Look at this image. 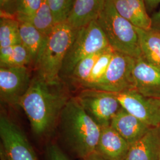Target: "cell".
<instances>
[{
	"label": "cell",
	"instance_id": "obj_1",
	"mask_svg": "<svg viewBox=\"0 0 160 160\" xmlns=\"http://www.w3.org/2000/svg\"><path fill=\"white\" fill-rule=\"evenodd\" d=\"M70 98L61 82L51 84L36 75L18 106L34 133L42 136L51 131Z\"/></svg>",
	"mask_w": 160,
	"mask_h": 160
},
{
	"label": "cell",
	"instance_id": "obj_2",
	"mask_svg": "<svg viewBox=\"0 0 160 160\" xmlns=\"http://www.w3.org/2000/svg\"><path fill=\"white\" fill-rule=\"evenodd\" d=\"M64 138L80 159L96 151L101 127L86 113L76 97H71L60 117Z\"/></svg>",
	"mask_w": 160,
	"mask_h": 160
},
{
	"label": "cell",
	"instance_id": "obj_3",
	"mask_svg": "<svg viewBox=\"0 0 160 160\" xmlns=\"http://www.w3.org/2000/svg\"><path fill=\"white\" fill-rule=\"evenodd\" d=\"M77 31L67 22L55 25L34 63L36 75L51 84L61 82L63 61Z\"/></svg>",
	"mask_w": 160,
	"mask_h": 160
},
{
	"label": "cell",
	"instance_id": "obj_4",
	"mask_svg": "<svg viewBox=\"0 0 160 160\" xmlns=\"http://www.w3.org/2000/svg\"><path fill=\"white\" fill-rule=\"evenodd\" d=\"M96 21L114 51L136 59L142 57L136 27L120 16L112 0H106Z\"/></svg>",
	"mask_w": 160,
	"mask_h": 160
},
{
	"label": "cell",
	"instance_id": "obj_5",
	"mask_svg": "<svg viewBox=\"0 0 160 160\" xmlns=\"http://www.w3.org/2000/svg\"><path fill=\"white\" fill-rule=\"evenodd\" d=\"M110 46L106 35L96 20L77 29L74 40L64 59L60 76L68 77L81 59Z\"/></svg>",
	"mask_w": 160,
	"mask_h": 160
},
{
	"label": "cell",
	"instance_id": "obj_6",
	"mask_svg": "<svg viewBox=\"0 0 160 160\" xmlns=\"http://www.w3.org/2000/svg\"><path fill=\"white\" fill-rule=\"evenodd\" d=\"M136 58L114 51L106 74L92 89L112 93L134 89L133 70Z\"/></svg>",
	"mask_w": 160,
	"mask_h": 160
},
{
	"label": "cell",
	"instance_id": "obj_7",
	"mask_svg": "<svg viewBox=\"0 0 160 160\" xmlns=\"http://www.w3.org/2000/svg\"><path fill=\"white\" fill-rule=\"evenodd\" d=\"M75 97L86 113L100 127L110 125L122 108L112 92L86 88Z\"/></svg>",
	"mask_w": 160,
	"mask_h": 160
},
{
	"label": "cell",
	"instance_id": "obj_8",
	"mask_svg": "<svg viewBox=\"0 0 160 160\" xmlns=\"http://www.w3.org/2000/svg\"><path fill=\"white\" fill-rule=\"evenodd\" d=\"M0 137L7 160H38L23 131L5 116L0 118Z\"/></svg>",
	"mask_w": 160,
	"mask_h": 160
},
{
	"label": "cell",
	"instance_id": "obj_9",
	"mask_svg": "<svg viewBox=\"0 0 160 160\" xmlns=\"http://www.w3.org/2000/svg\"><path fill=\"white\" fill-rule=\"evenodd\" d=\"M122 108L151 128L160 125V98L145 97L134 89L113 93Z\"/></svg>",
	"mask_w": 160,
	"mask_h": 160
},
{
	"label": "cell",
	"instance_id": "obj_10",
	"mask_svg": "<svg viewBox=\"0 0 160 160\" xmlns=\"http://www.w3.org/2000/svg\"><path fill=\"white\" fill-rule=\"evenodd\" d=\"M28 67H0V95L2 101L18 105L28 90L32 80Z\"/></svg>",
	"mask_w": 160,
	"mask_h": 160
},
{
	"label": "cell",
	"instance_id": "obj_11",
	"mask_svg": "<svg viewBox=\"0 0 160 160\" xmlns=\"http://www.w3.org/2000/svg\"><path fill=\"white\" fill-rule=\"evenodd\" d=\"M133 78L134 90L145 97L160 98V69L139 58L136 59Z\"/></svg>",
	"mask_w": 160,
	"mask_h": 160
},
{
	"label": "cell",
	"instance_id": "obj_12",
	"mask_svg": "<svg viewBox=\"0 0 160 160\" xmlns=\"http://www.w3.org/2000/svg\"><path fill=\"white\" fill-rule=\"evenodd\" d=\"M131 145L110 125L101 127L96 151L108 160H125Z\"/></svg>",
	"mask_w": 160,
	"mask_h": 160
},
{
	"label": "cell",
	"instance_id": "obj_13",
	"mask_svg": "<svg viewBox=\"0 0 160 160\" xmlns=\"http://www.w3.org/2000/svg\"><path fill=\"white\" fill-rule=\"evenodd\" d=\"M110 126L131 145L151 128L122 108L111 120Z\"/></svg>",
	"mask_w": 160,
	"mask_h": 160
},
{
	"label": "cell",
	"instance_id": "obj_14",
	"mask_svg": "<svg viewBox=\"0 0 160 160\" xmlns=\"http://www.w3.org/2000/svg\"><path fill=\"white\" fill-rule=\"evenodd\" d=\"M118 13L134 26L151 30L152 20L143 0H112Z\"/></svg>",
	"mask_w": 160,
	"mask_h": 160
},
{
	"label": "cell",
	"instance_id": "obj_15",
	"mask_svg": "<svg viewBox=\"0 0 160 160\" xmlns=\"http://www.w3.org/2000/svg\"><path fill=\"white\" fill-rule=\"evenodd\" d=\"M160 138L158 128H151L143 137L131 145L125 160H159Z\"/></svg>",
	"mask_w": 160,
	"mask_h": 160
},
{
	"label": "cell",
	"instance_id": "obj_16",
	"mask_svg": "<svg viewBox=\"0 0 160 160\" xmlns=\"http://www.w3.org/2000/svg\"><path fill=\"white\" fill-rule=\"evenodd\" d=\"M106 0H75L67 22L78 29L96 20Z\"/></svg>",
	"mask_w": 160,
	"mask_h": 160
},
{
	"label": "cell",
	"instance_id": "obj_17",
	"mask_svg": "<svg viewBox=\"0 0 160 160\" xmlns=\"http://www.w3.org/2000/svg\"><path fill=\"white\" fill-rule=\"evenodd\" d=\"M142 57L160 69V32L136 28Z\"/></svg>",
	"mask_w": 160,
	"mask_h": 160
},
{
	"label": "cell",
	"instance_id": "obj_18",
	"mask_svg": "<svg viewBox=\"0 0 160 160\" xmlns=\"http://www.w3.org/2000/svg\"><path fill=\"white\" fill-rule=\"evenodd\" d=\"M19 30L21 44L29 51L34 63L44 45L47 36L26 22H19Z\"/></svg>",
	"mask_w": 160,
	"mask_h": 160
},
{
	"label": "cell",
	"instance_id": "obj_19",
	"mask_svg": "<svg viewBox=\"0 0 160 160\" xmlns=\"http://www.w3.org/2000/svg\"><path fill=\"white\" fill-rule=\"evenodd\" d=\"M16 18L19 22L32 24L46 36L51 33L57 24L48 0L43 1L40 8L34 14L30 16H16Z\"/></svg>",
	"mask_w": 160,
	"mask_h": 160
},
{
	"label": "cell",
	"instance_id": "obj_20",
	"mask_svg": "<svg viewBox=\"0 0 160 160\" xmlns=\"http://www.w3.org/2000/svg\"><path fill=\"white\" fill-rule=\"evenodd\" d=\"M33 62L32 58L23 45L0 48V66L4 67H28Z\"/></svg>",
	"mask_w": 160,
	"mask_h": 160
},
{
	"label": "cell",
	"instance_id": "obj_21",
	"mask_svg": "<svg viewBox=\"0 0 160 160\" xmlns=\"http://www.w3.org/2000/svg\"><path fill=\"white\" fill-rule=\"evenodd\" d=\"M20 43L19 22L16 17H1L0 48Z\"/></svg>",
	"mask_w": 160,
	"mask_h": 160
},
{
	"label": "cell",
	"instance_id": "obj_22",
	"mask_svg": "<svg viewBox=\"0 0 160 160\" xmlns=\"http://www.w3.org/2000/svg\"><path fill=\"white\" fill-rule=\"evenodd\" d=\"M106 49L91 54L83 58L77 63L68 76V78L71 80L72 82L80 86H82L88 78L98 58Z\"/></svg>",
	"mask_w": 160,
	"mask_h": 160
},
{
	"label": "cell",
	"instance_id": "obj_23",
	"mask_svg": "<svg viewBox=\"0 0 160 160\" xmlns=\"http://www.w3.org/2000/svg\"><path fill=\"white\" fill-rule=\"evenodd\" d=\"M114 51L112 47H109L103 52L95 63L88 78L81 86L84 89H92L102 79L109 67Z\"/></svg>",
	"mask_w": 160,
	"mask_h": 160
},
{
	"label": "cell",
	"instance_id": "obj_24",
	"mask_svg": "<svg viewBox=\"0 0 160 160\" xmlns=\"http://www.w3.org/2000/svg\"><path fill=\"white\" fill-rule=\"evenodd\" d=\"M75 0H48L55 23L67 21Z\"/></svg>",
	"mask_w": 160,
	"mask_h": 160
},
{
	"label": "cell",
	"instance_id": "obj_25",
	"mask_svg": "<svg viewBox=\"0 0 160 160\" xmlns=\"http://www.w3.org/2000/svg\"><path fill=\"white\" fill-rule=\"evenodd\" d=\"M43 0H17L16 16H30L40 8Z\"/></svg>",
	"mask_w": 160,
	"mask_h": 160
},
{
	"label": "cell",
	"instance_id": "obj_26",
	"mask_svg": "<svg viewBox=\"0 0 160 160\" xmlns=\"http://www.w3.org/2000/svg\"><path fill=\"white\" fill-rule=\"evenodd\" d=\"M17 0H0L1 17H16Z\"/></svg>",
	"mask_w": 160,
	"mask_h": 160
},
{
	"label": "cell",
	"instance_id": "obj_27",
	"mask_svg": "<svg viewBox=\"0 0 160 160\" xmlns=\"http://www.w3.org/2000/svg\"><path fill=\"white\" fill-rule=\"evenodd\" d=\"M48 160H69L62 149L55 144H52L47 148Z\"/></svg>",
	"mask_w": 160,
	"mask_h": 160
},
{
	"label": "cell",
	"instance_id": "obj_28",
	"mask_svg": "<svg viewBox=\"0 0 160 160\" xmlns=\"http://www.w3.org/2000/svg\"><path fill=\"white\" fill-rule=\"evenodd\" d=\"M151 20H152V26L151 29L160 32V8L159 10L154 12L151 16Z\"/></svg>",
	"mask_w": 160,
	"mask_h": 160
},
{
	"label": "cell",
	"instance_id": "obj_29",
	"mask_svg": "<svg viewBox=\"0 0 160 160\" xmlns=\"http://www.w3.org/2000/svg\"><path fill=\"white\" fill-rule=\"evenodd\" d=\"M149 14L154 12L155 9L160 4V0H143Z\"/></svg>",
	"mask_w": 160,
	"mask_h": 160
},
{
	"label": "cell",
	"instance_id": "obj_30",
	"mask_svg": "<svg viewBox=\"0 0 160 160\" xmlns=\"http://www.w3.org/2000/svg\"><path fill=\"white\" fill-rule=\"evenodd\" d=\"M81 160H108L106 158H103L102 156L98 154L96 152H94L92 154L87 155L86 157H84Z\"/></svg>",
	"mask_w": 160,
	"mask_h": 160
},
{
	"label": "cell",
	"instance_id": "obj_31",
	"mask_svg": "<svg viewBox=\"0 0 160 160\" xmlns=\"http://www.w3.org/2000/svg\"><path fill=\"white\" fill-rule=\"evenodd\" d=\"M0 160H7L6 158V156L4 154V152L2 149L0 148Z\"/></svg>",
	"mask_w": 160,
	"mask_h": 160
},
{
	"label": "cell",
	"instance_id": "obj_32",
	"mask_svg": "<svg viewBox=\"0 0 160 160\" xmlns=\"http://www.w3.org/2000/svg\"><path fill=\"white\" fill-rule=\"evenodd\" d=\"M158 132H159V135H160V125L158 127Z\"/></svg>",
	"mask_w": 160,
	"mask_h": 160
},
{
	"label": "cell",
	"instance_id": "obj_33",
	"mask_svg": "<svg viewBox=\"0 0 160 160\" xmlns=\"http://www.w3.org/2000/svg\"><path fill=\"white\" fill-rule=\"evenodd\" d=\"M159 160H160V158H159Z\"/></svg>",
	"mask_w": 160,
	"mask_h": 160
}]
</instances>
